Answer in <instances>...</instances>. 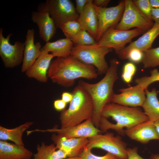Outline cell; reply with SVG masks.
<instances>
[{
	"mask_svg": "<svg viewBox=\"0 0 159 159\" xmlns=\"http://www.w3.org/2000/svg\"><path fill=\"white\" fill-rule=\"evenodd\" d=\"M47 75L53 82L68 87L77 79L92 80L97 78L98 74L94 66L83 63L70 55L52 61Z\"/></svg>",
	"mask_w": 159,
	"mask_h": 159,
	"instance_id": "1",
	"label": "cell"
},
{
	"mask_svg": "<svg viewBox=\"0 0 159 159\" xmlns=\"http://www.w3.org/2000/svg\"><path fill=\"white\" fill-rule=\"evenodd\" d=\"M110 66L104 77L98 82L91 84L81 80L78 85L81 86L91 97L93 105L92 121L99 128L102 110L105 106L111 102L115 93L113 87L118 78L117 70L119 62L115 59L110 61Z\"/></svg>",
	"mask_w": 159,
	"mask_h": 159,
	"instance_id": "2",
	"label": "cell"
},
{
	"mask_svg": "<svg viewBox=\"0 0 159 159\" xmlns=\"http://www.w3.org/2000/svg\"><path fill=\"white\" fill-rule=\"evenodd\" d=\"M148 120V117L138 107H130L110 102L103 109L99 128L102 132L112 129L119 135L124 136V128H129Z\"/></svg>",
	"mask_w": 159,
	"mask_h": 159,
	"instance_id": "3",
	"label": "cell"
},
{
	"mask_svg": "<svg viewBox=\"0 0 159 159\" xmlns=\"http://www.w3.org/2000/svg\"><path fill=\"white\" fill-rule=\"evenodd\" d=\"M71 93L73 98L68 108L62 111L60 115L61 128L77 125L92 116L93 102L87 92L78 84Z\"/></svg>",
	"mask_w": 159,
	"mask_h": 159,
	"instance_id": "4",
	"label": "cell"
},
{
	"mask_svg": "<svg viewBox=\"0 0 159 159\" xmlns=\"http://www.w3.org/2000/svg\"><path fill=\"white\" fill-rule=\"evenodd\" d=\"M113 49L107 47L90 45L75 46L71 55L83 63L92 65L100 74H105L109 67L105 56Z\"/></svg>",
	"mask_w": 159,
	"mask_h": 159,
	"instance_id": "5",
	"label": "cell"
},
{
	"mask_svg": "<svg viewBox=\"0 0 159 159\" xmlns=\"http://www.w3.org/2000/svg\"><path fill=\"white\" fill-rule=\"evenodd\" d=\"M89 143L86 147L92 149L100 148L115 156L118 159H127L126 143L119 135L112 132L98 134L88 138Z\"/></svg>",
	"mask_w": 159,
	"mask_h": 159,
	"instance_id": "6",
	"label": "cell"
},
{
	"mask_svg": "<svg viewBox=\"0 0 159 159\" xmlns=\"http://www.w3.org/2000/svg\"><path fill=\"white\" fill-rule=\"evenodd\" d=\"M154 23L145 17L138 9L132 0H125L122 17L115 27L117 29L127 30L135 27L144 32L150 29Z\"/></svg>",
	"mask_w": 159,
	"mask_h": 159,
	"instance_id": "7",
	"label": "cell"
},
{
	"mask_svg": "<svg viewBox=\"0 0 159 159\" xmlns=\"http://www.w3.org/2000/svg\"><path fill=\"white\" fill-rule=\"evenodd\" d=\"M50 16L57 28L65 23L77 20L79 14L72 2L69 0H47L45 2Z\"/></svg>",
	"mask_w": 159,
	"mask_h": 159,
	"instance_id": "8",
	"label": "cell"
},
{
	"mask_svg": "<svg viewBox=\"0 0 159 159\" xmlns=\"http://www.w3.org/2000/svg\"><path fill=\"white\" fill-rule=\"evenodd\" d=\"M144 32L137 28L127 30L110 28L105 33L96 44L99 46L107 47L114 49L117 54L133 38Z\"/></svg>",
	"mask_w": 159,
	"mask_h": 159,
	"instance_id": "9",
	"label": "cell"
},
{
	"mask_svg": "<svg viewBox=\"0 0 159 159\" xmlns=\"http://www.w3.org/2000/svg\"><path fill=\"white\" fill-rule=\"evenodd\" d=\"M3 29H0V56L6 68L14 67L23 62L24 43L16 41L14 45L9 43L12 35L10 33L6 38L3 35Z\"/></svg>",
	"mask_w": 159,
	"mask_h": 159,
	"instance_id": "10",
	"label": "cell"
},
{
	"mask_svg": "<svg viewBox=\"0 0 159 159\" xmlns=\"http://www.w3.org/2000/svg\"><path fill=\"white\" fill-rule=\"evenodd\" d=\"M94 5L99 21L98 30L96 39L97 42L107 30L115 28L120 21L124 9L125 0L120 2L115 6L109 7H99Z\"/></svg>",
	"mask_w": 159,
	"mask_h": 159,
	"instance_id": "11",
	"label": "cell"
},
{
	"mask_svg": "<svg viewBox=\"0 0 159 159\" xmlns=\"http://www.w3.org/2000/svg\"><path fill=\"white\" fill-rule=\"evenodd\" d=\"M35 132L55 133L67 139L79 138H88L102 132L93 125L91 119L87 120L77 125L68 127L58 129L54 127L53 128L44 130L36 129L27 131L26 132L28 135Z\"/></svg>",
	"mask_w": 159,
	"mask_h": 159,
	"instance_id": "12",
	"label": "cell"
},
{
	"mask_svg": "<svg viewBox=\"0 0 159 159\" xmlns=\"http://www.w3.org/2000/svg\"><path fill=\"white\" fill-rule=\"evenodd\" d=\"M32 21L38 26L40 38L44 42H49L56 32V27L50 16L46 4H39L37 11L32 13Z\"/></svg>",
	"mask_w": 159,
	"mask_h": 159,
	"instance_id": "13",
	"label": "cell"
},
{
	"mask_svg": "<svg viewBox=\"0 0 159 159\" xmlns=\"http://www.w3.org/2000/svg\"><path fill=\"white\" fill-rule=\"evenodd\" d=\"M120 93L115 94L111 102L132 107L142 106L146 98L145 90L136 85L120 89Z\"/></svg>",
	"mask_w": 159,
	"mask_h": 159,
	"instance_id": "14",
	"label": "cell"
},
{
	"mask_svg": "<svg viewBox=\"0 0 159 159\" xmlns=\"http://www.w3.org/2000/svg\"><path fill=\"white\" fill-rule=\"evenodd\" d=\"M125 135L130 139L142 144L153 140H159V134L154 124L150 120L124 130Z\"/></svg>",
	"mask_w": 159,
	"mask_h": 159,
	"instance_id": "15",
	"label": "cell"
},
{
	"mask_svg": "<svg viewBox=\"0 0 159 159\" xmlns=\"http://www.w3.org/2000/svg\"><path fill=\"white\" fill-rule=\"evenodd\" d=\"M51 139L57 149L65 152L68 158L79 156L89 143L87 138L67 139L55 134L52 135Z\"/></svg>",
	"mask_w": 159,
	"mask_h": 159,
	"instance_id": "16",
	"label": "cell"
},
{
	"mask_svg": "<svg viewBox=\"0 0 159 159\" xmlns=\"http://www.w3.org/2000/svg\"><path fill=\"white\" fill-rule=\"evenodd\" d=\"M159 35V24L154 23L153 26L136 40L125 47L117 54L122 59H126L128 52L136 49L144 52L151 48L152 44Z\"/></svg>",
	"mask_w": 159,
	"mask_h": 159,
	"instance_id": "17",
	"label": "cell"
},
{
	"mask_svg": "<svg viewBox=\"0 0 159 159\" xmlns=\"http://www.w3.org/2000/svg\"><path fill=\"white\" fill-rule=\"evenodd\" d=\"M34 33L33 29H28L26 32L21 68L22 72H26L32 65L42 53L40 43H34Z\"/></svg>",
	"mask_w": 159,
	"mask_h": 159,
	"instance_id": "18",
	"label": "cell"
},
{
	"mask_svg": "<svg viewBox=\"0 0 159 159\" xmlns=\"http://www.w3.org/2000/svg\"><path fill=\"white\" fill-rule=\"evenodd\" d=\"M42 53L32 65L26 72V75L42 82L47 80V72L52 58L51 53L42 49Z\"/></svg>",
	"mask_w": 159,
	"mask_h": 159,
	"instance_id": "19",
	"label": "cell"
},
{
	"mask_svg": "<svg viewBox=\"0 0 159 159\" xmlns=\"http://www.w3.org/2000/svg\"><path fill=\"white\" fill-rule=\"evenodd\" d=\"M93 0L85 6L77 20L82 29L86 31L96 40L99 27V21L97 11Z\"/></svg>",
	"mask_w": 159,
	"mask_h": 159,
	"instance_id": "20",
	"label": "cell"
},
{
	"mask_svg": "<svg viewBox=\"0 0 159 159\" xmlns=\"http://www.w3.org/2000/svg\"><path fill=\"white\" fill-rule=\"evenodd\" d=\"M33 155L24 146L0 141V159H31Z\"/></svg>",
	"mask_w": 159,
	"mask_h": 159,
	"instance_id": "21",
	"label": "cell"
},
{
	"mask_svg": "<svg viewBox=\"0 0 159 159\" xmlns=\"http://www.w3.org/2000/svg\"><path fill=\"white\" fill-rule=\"evenodd\" d=\"M73 44L70 39L66 38L46 42L42 49L50 52L54 57H65L71 55Z\"/></svg>",
	"mask_w": 159,
	"mask_h": 159,
	"instance_id": "22",
	"label": "cell"
},
{
	"mask_svg": "<svg viewBox=\"0 0 159 159\" xmlns=\"http://www.w3.org/2000/svg\"><path fill=\"white\" fill-rule=\"evenodd\" d=\"M145 91L146 96L142 107L149 120L154 122L159 120V100L157 97L158 92L155 88L150 91L147 88Z\"/></svg>",
	"mask_w": 159,
	"mask_h": 159,
	"instance_id": "23",
	"label": "cell"
},
{
	"mask_svg": "<svg viewBox=\"0 0 159 159\" xmlns=\"http://www.w3.org/2000/svg\"><path fill=\"white\" fill-rule=\"evenodd\" d=\"M33 123L32 122H26L12 129L0 126V139L2 140H10L17 145L24 146L22 138L23 134Z\"/></svg>",
	"mask_w": 159,
	"mask_h": 159,
	"instance_id": "24",
	"label": "cell"
},
{
	"mask_svg": "<svg viewBox=\"0 0 159 159\" xmlns=\"http://www.w3.org/2000/svg\"><path fill=\"white\" fill-rule=\"evenodd\" d=\"M57 149L54 144L47 145L44 142L37 146V153L31 159H64L67 157L64 151Z\"/></svg>",
	"mask_w": 159,
	"mask_h": 159,
	"instance_id": "25",
	"label": "cell"
},
{
	"mask_svg": "<svg viewBox=\"0 0 159 159\" xmlns=\"http://www.w3.org/2000/svg\"><path fill=\"white\" fill-rule=\"evenodd\" d=\"M141 62L144 68L155 67L159 66V47L151 48L143 52Z\"/></svg>",
	"mask_w": 159,
	"mask_h": 159,
	"instance_id": "26",
	"label": "cell"
},
{
	"mask_svg": "<svg viewBox=\"0 0 159 159\" xmlns=\"http://www.w3.org/2000/svg\"><path fill=\"white\" fill-rule=\"evenodd\" d=\"M71 40L75 46L92 45L96 44V40L86 31L82 29Z\"/></svg>",
	"mask_w": 159,
	"mask_h": 159,
	"instance_id": "27",
	"label": "cell"
},
{
	"mask_svg": "<svg viewBox=\"0 0 159 159\" xmlns=\"http://www.w3.org/2000/svg\"><path fill=\"white\" fill-rule=\"evenodd\" d=\"M60 28L66 38L71 40L82 29L77 20L69 21L63 24Z\"/></svg>",
	"mask_w": 159,
	"mask_h": 159,
	"instance_id": "28",
	"label": "cell"
},
{
	"mask_svg": "<svg viewBox=\"0 0 159 159\" xmlns=\"http://www.w3.org/2000/svg\"><path fill=\"white\" fill-rule=\"evenodd\" d=\"M150 75L145 76L136 79L135 82L139 87L144 90L148 88L151 84L159 81V71L155 69L150 71Z\"/></svg>",
	"mask_w": 159,
	"mask_h": 159,
	"instance_id": "29",
	"label": "cell"
},
{
	"mask_svg": "<svg viewBox=\"0 0 159 159\" xmlns=\"http://www.w3.org/2000/svg\"><path fill=\"white\" fill-rule=\"evenodd\" d=\"M134 4L140 12L148 19L153 21L151 17V12L153 8L149 0H132Z\"/></svg>",
	"mask_w": 159,
	"mask_h": 159,
	"instance_id": "30",
	"label": "cell"
},
{
	"mask_svg": "<svg viewBox=\"0 0 159 159\" xmlns=\"http://www.w3.org/2000/svg\"><path fill=\"white\" fill-rule=\"evenodd\" d=\"M136 71V67L135 64L132 62H128L124 65L122 78L126 83L129 84L132 80L133 77Z\"/></svg>",
	"mask_w": 159,
	"mask_h": 159,
	"instance_id": "31",
	"label": "cell"
},
{
	"mask_svg": "<svg viewBox=\"0 0 159 159\" xmlns=\"http://www.w3.org/2000/svg\"><path fill=\"white\" fill-rule=\"evenodd\" d=\"M91 149L85 147L79 155L81 159H118L115 156L107 153L103 156H97L93 154Z\"/></svg>",
	"mask_w": 159,
	"mask_h": 159,
	"instance_id": "32",
	"label": "cell"
},
{
	"mask_svg": "<svg viewBox=\"0 0 159 159\" xmlns=\"http://www.w3.org/2000/svg\"><path fill=\"white\" fill-rule=\"evenodd\" d=\"M143 57V52L137 49H133L128 52L126 59H128L134 63H138L142 62Z\"/></svg>",
	"mask_w": 159,
	"mask_h": 159,
	"instance_id": "33",
	"label": "cell"
},
{
	"mask_svg": "<svg viewBox=\"0 0 159 159\" xmlns=\"http://www.w3.org/2000/svg\"><path fill=\"white\" fill-rule=\"evenodd\" d=\"M138 148L137 147H134L132 148H127V159H144L138 154Z\"/></svg>",
	"mask_w": 159,
	"mask_h": 159,
	"instance_id": "34",
	"label": "cell"
},
{
	"mask_svg": "<svg viewBox=\"0 0 159 159\" xmlns=\"http://www.w3.org/2000/svg\"><path fill=\"white\" fill-rule=\"evenodd\" d=\"M92 0H76V9L79 15L81 14L86 5Z\"/></svg>",
	"mask_w": 159,
	"mask_h": 159,
	"instance_id": "35",
	"label": "cell"
},
{
	"mask_svg": "<svg viewBox=\"0 0 159 159\" xmlns=\"http://www.w3.org/2000/svg\"><path fill=\"white\" fill-rule=\"evenodd\" d=\"M67 103L61 99L55 100L54 102V106L55 109L58 111H63L64 110Z\"/></svg>",
	"mask_w": 159,
	"mask_h": 159,
	"instance_id": "36",
	"label": "cell"
},
{
	"mask_svg": "<svg viewBox=\"0 0 159 159\" xmlns=\"http://www.w3.org/2000/svg\"><path fill=\"white\" fill-rule=\"evenodd\" d=\"M151 17L154 23L159 24V8H152Z\"/></svg>",
	"mask_w": 159,
	"mask_h": 159,
	"instance_id": "37",
	"label": "cell"
},
{
	"mask_svg": "<svg viewBox=\"0 0 159 159\" xmlns=\"http://www.w3.org/2000/svg\"><path fill=\"white\" fill-rule=\"evenodd\" d=\"M110 1V0H93V3L97 7L105 8Z\"/></svg>",
	"mask_w": 159,
	"mask_h": 159,
	"instance_id": "38",
	"label": "cell"
},
{
	"mask_svg": "<svg viewBox=\"0 0 159 159\" xmlns=\"http://www.w3.org/2000/svg\"><path fill=\"white\" fill-rule=\"evenodd\" d=\"M61 97L62 99L67 103L70 102L72 101L73 95L71 93L64 92L62 93Z\"/></svg>",
	"mask_w": 159,
	"mask_h": 159,
	"instance_id": "39",
	"label": "cell"
},
{
	"mask_svg": "<svg viewBox=\"0 0 159 159\" xmlns=\"http://www.w3.org/2000/svg\"><path fill=\"white\" fill-rule=\"evenodd\" d=\"M149 1L153 8H159V0H149Z\"/></svg>",
	"mask_w": 159,
	"mask_h": 159,
	"instance_id": "40",
	"label": "cell"
},
{
	"mask_svg": "<svg viewBox=\"0 0 159 159\" xmlns=\"http://www.w3.org/2000/svg\"><path fill=\"white\" fill-rule=\"evenodd\" d=\"M154 124L156 130L159 134V120L154 122Z\"/></svg>",
	"mask_w": 159,
	"mask_h": 159,
	"instance_id": "41",
	"label": "cell"
},
{
	"mask_svg": "<svg viewBox=\"0 0 159 159\" xmlns=\"http://www.w3.org/2000/svg\"><path fill=\"white\" fill-rule=\"evenodd\" d=\"M150 159H159V154H152L150 156Z\"/></svg>",
	"mask_w": 159,
	"mask_h": 159,
	"instance_id": "42",
	"label": "cell"
},
{
	"mask_svg": "<svg viewBox=\"0 0 159 159\" xmlns=\"http://www.w3.org/2000/svg\"><path fill=\"white\" fill-rule=\"evenodd\" d=\"M65 159H81V158L79 156H77L72 157H69Z\"/></svg>",
	"mask_w": 159,
	"mask_h": 159,
	"instance_id": "43",
	"label": "cell"
}]
</instances>
